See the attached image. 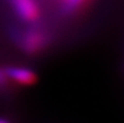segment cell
Here are the masks:
<instances>
[{
	"label": "cell",
	"mask_w": 124,
	"mask_h": 123,
	"mask_svg": "<svg viewBox=\"0 0 124 123\" xmlns=\"http://www.w3.org/2000/svg\"><path fill=\"white\" fill-rule=\"evenodd\" d=\"M15 14L30 24H34L40 19V7L37 0H8Z\"/></svg>",
	"instance_id": "cell-1"
},
{
	"label": "cell",
	"mask_w": 124,
	"mask_h": 123,
	"mask_svg": "<svg viewBox=\"0 0 124 123\" xmlns=\"http://www.w3.org/2000/svg\"><path fill=\"white\" fill-rule=\"evenodd\" d=\"M9 82L15 83L22 86H28L36 82V74L32 70L22 67H8L4 68Z\"/></svg>",
	"instance_id": "cell-2"
},
{
	"label": "cell",
	"mask_w": 124,
	"mask_h": 123,
	"mask_svg": "<svg viewBox=\"0 0 124 123\" xmlns=\"http://www.w3.org/2000/svg\"><path fill=\"white\" fill-rule=\"evenodd\" d=\"M47 43V36L39 28H31L22 37V46L28 52H37Z\"/></svg>",
	"instance_id": "cell-3"
},
{
	"label": "cell",
	"mask_w": 124,
	"mask_h": 123,
	"mask_svg": "<svg viewBox=\"0 0 124 123\" xmlns=\"http://www.w3.org/2000/svg\"><path fill=\"white\" fill-rule=\"evenodd\" d=\"M0 123H10V122H9L8 120L3 119V118H0Z\"/></svg>",
	"instance_id": "cell-4"
},
{
	"label": "cell",
	"mask_w": 124,
	"mask_h": 123,
	"mask_svg": "<svg viewBox=\"0 0 124 123\" xmlns=\"http://www.w3.org/2000/svg\"><path fill=\"white\" fill-rule=\"evenodd\" d=\"M63 1H65V0H62V2H63Z\"/></svg>",
	"instance_id": "cell-5"
}]
</instances>
